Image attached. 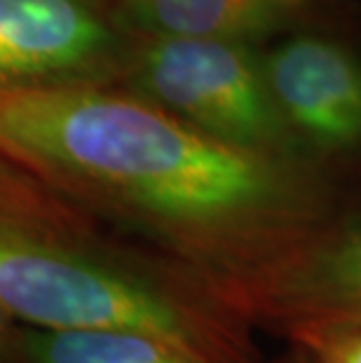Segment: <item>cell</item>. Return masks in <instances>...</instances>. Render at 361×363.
<instances>
[{
  "label": "cell",
  "instance_id": "obj_1",
  "mask_svg": "<svg viewBox=\"0 0 361 363\" xmlns=\"http://www.w3.org/2000/svg\"><path fill=\"white\" fill-rule=\"evenodd\" d=\"M0 150L247 321L282 260L338 213L307 160L226 143L109 82L0 91Z\"/></svg>",
  "mask_w": 361,
  "mask_h": 363
},
{
  "label": "cell",
  "instance_id": "obj_2",
  "mask_svg": "<svg viewBox=\"0 0 361 363\" xmlns=\"http://www.w3.org/2000/svg\"><path fill=\"white\" fill-rule=\"evenodd\" d=\"M0 303L26 326L141 330L216 363H260L242 314L3 150Z\"/></svg>",
  "mask_w": 361,
  "mask_h": 363
},
{
  "label": "cell",
  "instance_id": "obj_3",
  "mask_svg": "<svg viewBox=\"0 0 361 363\" xmlns=\"http://www.w3.org/2000/svg\"><path fill=\"white\" fill-rule=\"evenodd\" d=\"M127 89L240 148L305 160L253 45L213 38H139L120 68Z\"/></svg>",
  "mask_w": 361,
  "mask_h": 363
},
{
  "label": "cell",
  "instance_id": "obj_4",
  "mask_svg": "<svg viewBox=\"0 0 361 363\" xmlns=\"http://www.w3.org/2000/svg\"><path fill=\"white\" fill-rule=\"evenodd\" d=\"M127 48L94 0H0V91L109 82Z\"/></svg>",
  "mask_w": 361,
  "mask_h": 363
},
{
  "label": "cell",
  "instance_id": "obj_5",
  "mask_svg": "<svg viewBox=\"0 0 361 363\" xmlns=\"http://www.w3.org/2000/svg\"><path fill=\"white\" fill-rule=\"evenodd\" d=\"M265 78L284 120L321 150L361 145V64L321 35H296L263 57Z\"/></svg>",
  "mask_w": 361,
  "mask_h": 363
},
{
  "label": "cell",
  "instance_id": "obj_6",
  "mask_svg": "<svg viewBox=\"0 0 361 363\" xmlns=\"http://www.w3.org/2000/svg\"><path fill=\"white\" fill-rule=\"evenodd\" d=\"M361 319V213H335L270 274L251 305V326Z\"/></svg>",
  "mask_w": 361,
  "mask_h": 363
},
{
  "label": "cell",
  "instance_id": "obj_7",
  "mask_svg": "<svg viewBox=\"0 0 361 363\" xmlns=\"http://www.w3.org/2000/svg\"><path fill=\"white\" fill-rule=\"evenodd\" d=\"M270 0H113L111 17L136 38H213L256 45L282 26Z\"/></svg>",
  "mask_w": 361,
  "mask_h": 363
},
{
  "label": "cell",
  "instance_id": "obj_8",
  "mask_svg": "<svg viewBox=\"0 0 361 363\" xmlns=\"http://www.w3.org/2000/svg\"><path fill=\"white\" fill-rule=\"evenodd\" d=\"M24 363H216L160 335L127 328H38L24 323Z\"/></svg>",
  "mask_w": 361,
  "mask_h": 363
},
{
  "label": "cell",
  "instance_id": "obj_9",
  "mask_svg": "<svg viewBox=\"0 0 361 363\" xmlns=\"http://www.w3.org/2000/svg\"><path fill=\"white\" fill-rule=\"evenodd\" d=\"M282 333L291 342L287 363H361V319L305 321Z\"/></svg>",
  "mask_w": 361,
  "mask_h": 363
},
{
  "label": "cell",
  "instance_id": "obj_10",
  "mask_svg": "<svg viewBox=\"0 0 361 363\" xmlns=\"http://www.w3.org/2000/svg\"><path fill=\"white\" fill-rule=\"evenodd\" d=\"M0 363H24V323L0 303Z\"/></svg>",
  "mask_w": 361,
  "mask_h": 363
},
{
  "label": "cell",
  "instance_id": "obj_11",
  "mask_svg": "<svg viewBox=\"0 0 361 363\" xmlns=\"http://www.w3.org/2000/svg\"><path fill=\"white\" fill-rule=\"evenodd\" d=\"M270 3H274L279 7V10H287V7H296V5H303L305 0H270Z\"/></svg>",
  "mask_w": 361,
  "mask_h": 363
}]
</instances>
